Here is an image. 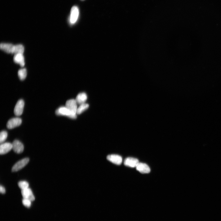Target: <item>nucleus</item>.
<instances>
[{
  "instance_id": "nucleus-1",
  "label": "nucleus",
  "mask_w": 221,
  "mask_h": 221,
  "mask_svg": "<svg viewBox=\"0 0 221 221\" xmlns=\"http://www.w3.org/2000/svg\"><path fill=\"white\" fill-rule=\"evenodd\" d=\"M77 103L75 100L71 99L66 101L65 106L67 107L71 113L72 119H75L77 118Z\"/></svg>"
},
{
  "instance_id": "nucleus-2",
  "label": "nucleus",
  "mask_w": 221,
  "mask_h": 221,
  "mask_svg": "<svg viewBox=\"0 0 221 221\" xmlns=\"http://www.w3.org/2000/svg\"><path fill=\"white\" fill-rule=\"evenodd\" d=\"M29 161V158H26L17 162L12 167V172H15L21 170L28 164Z\"/></svg>"
},
{
  "instance_id": "nucleus-3",
  "label": "nucleus",
  "mask_w": 221,
  "mask_h": 221,
  "mask_svg": "<svg viewBox=\"0 0 221 221\" xmlns=\"http://www.w3.org/2000/svg\"><path fill=\"white\" fill-rule=\"evenodd\" d=\"M24 106V102L23 100H19L17 102L14 109V113L16 116H19L23 114Z\"/></svg>"
},
{
  "instance_id": "nucleus-4",
  "label": "nucleus",
  "mask_w": 221,
  "mask_h": 221,
  "mask_svg": "<svg viewBox=\"0 0 221 221\" xmlns=\"http://www.w3.org/2000/svg\"><path fill=\"white\" fill-rule=\"evenodd\" d=\"M22 123L21 119L19 118H13L8 121L7 127L9 129H12L20 126Z\"/></svg>"
},
{
  "instance_id": "nucleus-5",
  "label": "nucleus",
  "mask_w": 221,
  "mask_h": 221,
  "mask_svg": "<svg viewBox=\"0 0 221 221\" xmlns=\"http://www.w3.org/2000/svg\"><path fill=\"white\" fill-rule=\"evenodd\" d=\"M12 149L14 151L17 153L20 154L23 152L24 147L23 144L18 140H15L12 144Z\"/></svg>"
},
{
  "instance_id": "nucleus-6",
  "label": "nucleus",
  "mask_w": 221,
  "mask_h": 221,
  "mask_svg": "<svg viewBox=\"0 0 221 221\" xmlns=\"http://www.w3.org/2000/svg\"><path fill=\"white\" fill-rule=\"evenodd\" d=\"M79 14L78 8L77 6H73L71 11L70 22L72 24H74L77 21Z\"/></svg>"
},
{
  "instance_id": "nucleus-7",
  "label": "nucleus",
  "mask_w": 221,
  "mask_h": 221,
  "mask_svg": "<svg viewBox=\"0 0 221 221\" xmlns=\"http://www.w3.org/2000/svg\"><path fill=\"white\" fill-rule=\"evenodd\" d=\"M107 158L110 162L117 165H121L122 162V157L118 155L110 154L107 156Z\"/></svg>"
},
{
  "instance_id": "nucleus-8",
  "label": "nucleus",
  "mask_w": 221,
  "mask_h": 221,
  "mask_svg": "<svg viewBox=\"0 0 221 221\" xmlns=\"http://www.w3.org/2000/svg\"><path fill=\"white\" fill-rule=\"evenodd\" d=\"M55 113L57 115L66 116L71 118V113L66 106L59 108L56 110Z\"/></svg>"
},
{
  "instance_id": "nucleus-9",
  "label": "nucleus",
  "mask_w": 221,
  "mask_h": 221,
  "mask_svg": "<svg viewBox=\"0 0 221 221\" xmlns=\"http://www.w3.org/2000/svg\"><path fill=\"white\" fill-rule=\"evenodd\" d=\"M21 193L24 199H28L31 201L35 200V197L32 190L29 188L22 190Z\"/></svg>"
},
{
  "instance_id": "nucleus-10",
  "label": "nucleus",
  "mask_w": 221,
  "mask_h": 221,
  "mask_svg": "<svg viewBox=\"0 0 221 221\" xmlns=\"http://www.w3.org/2000/svg\"><path fill=\"white\" fill-rule=\"evenodd\" d=\"M139 163L138 159L131 157L126 158L124 162L125 166L132 168L136 167Z\"/></svg>"
},
{
  "instance_id": "nucleus-11",
  "label": "nucleus",
  "mask_w": 221,
  "mask_h": 221,
  "mask_svg": "<svg viewBox=\"0 0 221 221\" xmlns=\"http://www.w3.org/2000/svg\"><path fill=\"white\" fill-rule=\"evenodd\" d=\"M136 168L137 170L142 174H148L151 171L149 167L144 163L139 162Z\"/></svg>"
},
{
  "instance_id": "nucleus-12",
  "label": "nucleus",
  "mask_w": 221,
  "mask_h": 221,
  "mask_svg": "<svg viewBox=\"0 0 221 221\" xmlns=\"http://www.w3.org/2000/svg\"><path fill=\"white\" fill-rule=\"evenodd\" d=\"M12 149V144L10 143H2L0 146V154H6L9 152Z\"/></svg>"
},
{
  "instance_id": "nucleus-13",
  "label": "nucleus",
  "mask_w": 221,
  "mask_h": 221,
  "mask_svg": "<svg viewBox=\"0 0 221 221\" xmlns=\"http://www.w3.org/2000/svg\"><path fill=\"white\" fill-rule=\"evenodd\" d=\"M14 45L10 43H2L0 45L1 49L9 54H13Z\"/></svg>"
},
{
  "instance_id": "nucleus-14",
  "label": "nucleus",
  "mask_w": 221,
  "mask_h": 221,
  "mask_svg": "<svg viewBox=\"0 0 221 221\" xmlns=\"http://www.w3.org/2000/svg\"><path fill=\"white\" fill-rule=\"evenodd\" d=\"M14 61L15 63L19 64L22 67H23L25 65L24 58L23 54L15 55L14 57Z\"/></svg>"
},
{
  "instance_id": "nucleus-15",
  "label": "nucleus",
  "mask_w": 221,
  "mask_h": 221,
  "mask_svg": "<svg viewBox=\"0 0 221 221\" xmlns=\"http://www.w3.org/2000/svg\"><path fill=\"white\" fill-rule=\"evenodd\" d=\"M87 99V96L86 94L85 93L82 92L77 95L75 100L77 104L81 105L85 103Z\"/></svg>"
},
{
  "instance_id": "nucleus-16",
  "label": "nucleus",
  "mask_w": 221,
  "mask_h": 221,
  "mask_svg": "<svg viewBox=\"0 0 221 221\" xmlns=\"http://www.w3.org/2000/svg\"><path fill=\"white\" fill-rule=\"evenodd\" d=\"M24 50V46L21 44L14 45L12 54H14L15 55L18 54H23Z\"/></svg>"
},
{
  "instance_id": "nucleus-17",
  "label": "nucleus",
  "mask_w": 221,
  "mask_h": 221,
  "mask_svg": "<svg viewBox=\"0 0 221 221\" xmlns=\"http://www.w3.org/2000/svg\"><path fill=\"white\" fill-rule=\"evenodd\" d=\"M18 76L21 80H24L27 76V71L26 69H20L18 72Z\"/></svg>"
},
{
  "instance_id": "nucleus-18",
  "label": "nucleus",
  "mask_w": 221,
  "mask_h": 221,
  "mask_svg": "<svg viewBox=\"0 0 221 221\" xmlns=\"http://www.w3.org/2000/svg\"><path fill=\"white\" fill-rule=\"evenodd\" d=\"M89 107V105L87 104L84 103L81 104L77 108V114L78 115L81 114L84 111L86 110Z\"/></svg>"
},
{
  "instance_id": "nucleus-19",
  "label": "nucleus",
  "mask_w": 221,
  "mask_h": 221,
  "mask_svg": "<svg viewBox=\"0 0 221 221\" xmlns=\"http://www.w3.org/2000/svg\"><path fill=\"white\" fill-rule=\"evenodd\" d=\"M18 185L22 190L28 188L29 186V183L25 181H20L18 183Z\"/></svg>"
},
{
  "instance_id": "nucleus-20",
  "label": "nucleus",
  "mask_w": 221,
  "mask_h": 221,
  "mask_svg": "<svg viewBox=\"0 0 221 221\" xmlns=\"http://www.w3.org/2000/svg\"><path fill=\"white\" fill-rule=\"evenodd\" d=\"M7 132L5 131H3L0 134V143H3L7 139Z\"/></svg>"
},
{
  "instance_id": "nucleus-21",
  "label": "nucleus",
  "mask_w": 221,
  "mask_h": 221,
  "mask_svg": "<svg viewBox=\"0 0 221 221\" xmlns=\"http://www.w3.org/2000/svg\"><path fill=\"white\" fill-rule=\"evenodd\" d=\"M31 201L28 199H24L22 202L25 206L27 207H30L31 205Z\"/></svg>"
},
{
  "instance_id": "nucleus-22",
  "label": "nucleus",
  "mask_w": 221,
  "mask_h": 221,
  "mask_svg": "<svg viewBox=\"0 0 221 221\" xmlns=\"http://www.w3.org/2000/svg\"><path fill=\"white\" fill-rule=\"evenodd\" d=\"M0 192L2 194H4L6 192L5 189L2 185L0 186Z\"/></svg>"
},
{
  "instance_id": "nucleus-23",
  "label": "nucleus",
  "mask_w": 221,
  "mask_h": 221,
  "mask_svg": "<svg viewBox=\"0 0 221 221\" xmlns=\"http://www.w3.org/2000/svg\"><path fill=\"white\" fill-rule=\"evenodd\" d=\"M82 1H84V0H82Z\"/></svg>"
}]
</instances>
